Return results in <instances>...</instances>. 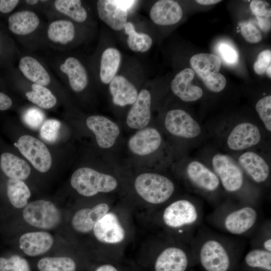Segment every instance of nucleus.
<instances>
[{
	"label": "nucleus",
	"mask_w": 271,
	"mask_h": 271,
	"mask_svg": "<svg viewBox=\"0 0 271 271\" xmlns=\"http://www.w3.org/2000/svg\"><path fill=\"white\" fill-rule=\"evenodd\" d=\"M237 237L200 227L192 242L196 262L204 271H236L243 249Z\"/></svg>",
	"instance_id": "obj_1"
},
{
	"label": "nucleus",
	"mask_w": 271,
	"mask_h": 271,
	"mask_svg": "<svg viewBox=\"0 0 271 271\" xmlns=\"http://www.w3.org/2000/svg\"><path fill=\"white\" fill-rule=\"evenodd\" d=\"M260 212L253 204H243L234 206L216 207L208 216L209 224L226 235L245 237L256 231Z\"/></svg>",
	"instance_id": "obj_2"
},
{
	"label": "nucleus",
	"mask_w": 271,
	"mask_h": 271,
	"mask_svg": "<svg viewBox=\"0 0 271 271\" xmlns=\"http://www.w3.org/2000/svg\"><path fill=\"white\" fill-rule=\"evenodd\" d=\"M203 207L187 199L173 201L164 210L162 219L167 228L185 233L192 242L203 219Z\"/></svg>",
	"instance_id": "obj_3"
},
{
	"label": "nucleus",
	"mask_w": 271,
	"mask_h": 271,
	"mask_svg": "<svg viewBox=\"0 0 271 271\" xmlns=\"http://www.w3.org/2000/svg\"><path fill=\"white\" fill-rule=\"evenodd\" d=\"M46 22L40 14L29 10L18 9L7 18L8 29L31 52L42 50V36Z\"/></svg>",
	"instance_id": "obj_4"
},
{
	"label": "nucleus",
	"mask_w": 271,
	"mask_h": 271,
	"mask_svg": "<svg viewBox=\"0 0 271 271\" xmlns=\"http://www.w3.org/2000/svg\"><path fill=\"white\" fill-rule=\"evenodd\" d=\"M45 61L59 79L73 92L80 93L88 88L89 74L78 57L66 52H57L49 56Z\"/></svg>",
	"instance_id": "obj_5"
},
{
	"label": "nucleus",
	"mask_w": 271,
	"mask_h": 271,
	"mask_svg": "<svg viewBox=\"0 0 271 271\" xmlns=\"http://www.w3.org/2000/svg\"><path fill=\"white\" fill-rule=\"evenodd\" d=\"M81 25L64 18L48 21L42 36L43 49L67 52L85 38L86 31Z\"/></svg>",
	"instance_id": "obj_6"
},
{
	"label": "nucleus",
	"mask_w": 271,
	"mask_h": 271,
	"mask_svg": "<svg viewBox=\"0 0 271 271\" xmlns=\"http://www.w3.org/2000/svg\"><path fill=\"white\" fill-rule=\"evenodd\" d=\"M18 56L17 68L25 78L46 87L54 93L55 91L63 93V87L45 60L33 52L26 50L19 52Z\"/></svg>",
	"instance_id": "obj_7"
},
{
	"label": "nucleus",
	"mask_w": 271,
	"mask_h": 271,
	"mask_svg": "<svg viewBox=\"0 0 271 271\" xmlns=\"http://www.w3.org/2000/svg\"><path fill=\"white\" fill-rule=\"evenodd\" d=\"M72 187L81 195L90 197L98 193H108L117 186L116 179L111 175L88 167H82L74 172L71 177Z\"/></svg>",
	"instance_id": "obj_8"
},
{
	"label": "nucleus",
	"mask_w": 271,
	"mask_h": 271,
	"mask_svg": "<svg viewBox=\"0 0 271 271\" xmlns=\"http://www.w3.org/2000/svg\"><path fill=\"white\" fill-rule=\"evenodd\" d=\"M138 195L152 204H161L168 201L175 191V185L169 178L155 173L139 175L134 181Z\"/></svg>",
	"instance_id": "obj_9"
},
{
	"label": "nucleus",
	"mask_w": 271,
	"mask_h": 271,
	"mask_svg": "<svg viewBox=\"0 0 271 271\" xmlns=\"http://www.w3.org/2000/svg\"><path fill=\"white\" fill-rule=\"evenodd\" d=\"M190 63L192 70L210 91L217 93L224 89L226 80L219 72L221 65L219 57L209 53L197 54L191 57Z\"/></svg>",
	"instance_id": "obj_10"
},
{
	"label": "nucleus",
	"mask_w": 271,
	"mask_h": 271,
	"mask_svg": "<svg viewBox=\"0 0 271 271\" xmlns=\"http://www.w3.org/2000/svg\"><path fill=\"white\" fill-rule=\"evenodd\" d=\"M10 70L9 78L28 101L44 109H50L57 105L58 98L51 90L27 80L17 68Z\"/></svg>",
	"instance_id": "obj_11"
},
{
	"label": "nucleus",
	"mask_w": 271,
	"mask_h": 271,
	"mask_svg": "<svg viewBox=\"0 0 271 271\" xmlns=\"http://www.w3.org/2000/svg\"><path fill=\"white\" fill-rule=\"evenodd\" d=\"M23 216L30 225L45 229L55 228L61 221L60 213L56 206L44 200L27 204L23 210Z\"/></svg>",
	"instance_id": "obj_12"
},
{
	"label": "nucleus",
	"mask_w": 271,
	"mask_h": 271,
	"mask_svg": "<svg viewBox=\"0 0 271 271\" xmlns=\"http://www.w3.org/2000/svg\"><path fill=\"white\" fill-rule=\"evenodd\" d=\"M193 262H196L192 246L182 247L169 246L158 254L154 262V271H187Z\"/></svg>",
	"instance_id": "obj_13"
},
{
	"label": "nucleus",
	"mask_w": 271,
	"mask_h": 271,
	"mask_svg": "<svg viewBox=\"0 0 271 271\" xmlns=\"http://www.w3.org/2000/svg\"><path fill=\"white\" fill-rule=\"evenodd\" d=\"M212 165L213 172L226 191L233 193L242 188L244 184L243 172L230 157L216 154L212 159Z\"/></svg>",
	"instance_id": "obj_14"
},
{
	"label": "nucleus",
	"mask_w": 271,
	"mask_h": 271,
	"mask_svg": "<svg viewBox=\"0 0 271 271\" xmlns=\"http://www.w3.org/2000/svg\"><path fill=\"white\" fill-rule=\"evenodd\" d=\"M16 147L23 155L38 171L47 172L52 165L51 154L46 145L38 139L29 136L21 137Z\"/></svg>",
	"instance_id": "obj_15"
},
{
	"label": "nucleus",
	"mask_w": 271,
	"mask_h": 271,
	"mask_svg": "<svg viewBox=\"0 0 271 271\" xmlns=\"http://www.w3.org/2000/svg\"><path fill=\"white\" fill-rule=\"evenodd\" d=\"M44 15L48 21L64 18L80 25L89 20L88 10L81 0H51Z\"/></svg>",
	"instance_id": "obj_16"
},
{
	"label": "nucleus",
	"mask_w": 271,
	"mask_h": 271,
	"mask_svg": "<svg viewBox=\"0 0 271 271\" xmlns=\"http://www.w3.org/2000/svg\"><path fill=\"white\" fill-rule=\"evenodd\" d=\"M165 125L172 134L186 139L196 138L201 132L199 123L188 112L179 109L167 113Z\"/></svg>",
	"instance_id": "obj_17"
},
{
	"label": "nucleus",
	"mask_w": 271,
	"mask_h": 271,
	"mask_svg": "<svg viewBox=\"0 0 271 271\" xmlns=\"http://www.w3.org/2000/svg\"><path fill=\"white\" fill-rule=\"evenodd\" d=\"M86 123L95 134L98 145L103 149L112 147L120 133L118 125L102 115L90 116L87 118Z\"/></svg>",
	"instance_id": "obj_18"
},
{
	"label": "nucleus",
	"mask_w": 271,
	"mask_h": 271,
	"mask_svg": "<svg viewBox=\"0 0 271 271\" xmlns=\"http://www.w3.org/2000/svg\"><path fill=\"white\" fill-rule=\"evenodd\" d=\"M93 230L96 238L104 243H119L123 241L125 236V230L118 217L112 212H108L102 217Z\"/></svg>",
	"instance_id": "obj_19"
},
{
	"label": "nucleus",
	"mask_w": 271,
	"mask_h": 271,
	"mask_svg": "<svg viewBox=\"0 0 271 271\" xmlns=\"http://www.w3.org/2000/svg\"><path fill=\"white\" fill-rule=\"evenodd\" d=\"M186 175L193 185L205 192H214L220 185L215 173L197 161H192L188 165Z\"/></svg>",
	"instance_id": "obj_20"
},
{
	"label": "nucleus",
	"mask_w": 271,
	"mask_h": 271,
	"mask_svg": "<svg viewBox=\"0 0 271 271\" xmlns=\"http://www.w3.org/2000/svg\"><path fill=\"white\" fill-rule=\"evenodd\" d=\"M260 139V132L256 125L250 122H242L231 130L227 144L232 150L240 151L257 145Z\"/></svg>",
	"instance_id": "obj_21"
},
{
	"label": "nucleus",
	"mask_w": 271,
	"mask_h": 271,
	"mask_svg": "<svg viewBox=\"0 0 271 271\" xmlns=\"http://www.w3.org/2000/svg\"><path fill=\"white\" fill-rule=\"evenodd\" d=\"M161 143V136L157 129L153 127H144L130 137L128 147L133 154L143 156L155 152Z\"/></svg>",
	"instance_id": "obj_22"
},
{
	"label": "nucleus",
	"mask_w": 271,
	"mask_h": 271,
	"mask_svg": "<svg viewBox=\"0 0 271 271\" xmlns=\"http://www.w3.org/2000/svg\"><path fill=\"white\" fill-rule=\"evenodd\" d=\"M194 76V71L187 68L177 74L171 83L172 92L183 101H194L203 95L202 89L192 83Z\"/></svg>",
	"instance_id": "obj_23"
},
{
	"label": "nucleus",
	"mask_w": 271,
	"mask_h": 271,
	"mask_svg": "<svg viewBox=\"0 0 271 271\" xmlns=\"http://www.w3.org/2000/svg\"><path fill=\"white\" fill-rule=\"evenodd\" d=\"M151 95L147 89H142L128 111L126 122L133 129L145 127L151 119Z\"/></svg>",
	"instance_id": "obj_24"
},
{
	"label": "nucleus",
	"mask_w": 271,
	"mask_h": 271,
	"mask_svg": "<svg viewBox=\"0 0 271 271\" xmlns=\"http://www.w3.org/2000/svg\"><path fill=\"white\" fill-rule=\"evenodd\" d=\"M99 18L115 31L123 29L127 22L128 12L116 5L113 0H98L96 4Z\"/></svg>",
	"instance_id": "obj_25"
},
{
	"label": "nucleus",
	"mask_w": 271,
	"mask_h": 271,
	"mask_svg": "<svg viewBox=\"0 0 271 271\" xmlns=\"http://www.w3.org/2000/svg\"><path fill=\"white\" fill-rule=\"evenodd\" d=\"M183 11L180 5L173 0H160L152 7L150 17L155 24L161 26L172 25L182 18Z\"/></svg>",
	"instance_id": "obj_26"
},
{
	"label": "nucleus",
	"mask_w": 271,
	"mask_h": 271,
	"mask_svg": "<svg viewBox=\"0 0 271 271\" xmlns=\"http://www.w3.org/2000/svg\"><path fill=\"white\" fill-rule=\"evenodd\" d=\"M109 206L106 203H101L92 208H83L74 214L72 225L77 231L88 233L93 229L96 223L109 211Z\"/></svg>",
	"instance_id": "obj_27"
},
{
	"label": "nucleus",
	"mask_w": 271,
	"mask_h": 271,
	"mask_svg": "<svg viewBox=\"0 0 271 271\" xmlns=\"http://www.w3.org/2000/svg\"><path fill=\"white\" fill-rule=\"evenodd\" d=\"M20 248L27 255L36 256L48 251L53 243L52 235L43 231L28 232L19 240Z\"/></svg>",
	"instance_id": "obj_28"
},
{
	"label": "nucleus",
	"mask_w": 271,
	"mask_h": 271,
	"mask_svg": "<svg viewBox=\"0 0 271 271\" xmlns=\"http://www.w3.org/2000/svg\"><path fill=\"white\" fill-rule=\"evenodd\" d=\"M109 84V91L114 104L122 107L132 104L136 100L139 94L138 90L124 76L116 75Z\"/></svg>",
	"instance_id": "obj_29"
},
{
	"label": "nucleus",
	"mask_w": 271,
	"mask_h": 271,
	"mask_svg": "<svg viewBox=\"0 0 271 271\" xmlns=\"http://www.w3.org/2000/svg\"><path fill=\"white\" fill-rule=\"evenodd\" d=\"M238 161L246 173L256 183H262L269 175V168L266 161L253 152H246L240 156Z\"/></svg>",
	"instance_id": "obj_30"
},
{
	"label": "nucleus",
	"mask_w": 271,
	"mask_h": 271,
	"mask_svg": "<svg viewBox=\"0 0 271 271\" xmlns=\"http://www.w3.org/2000/svg\"><path fill=\"white\" fill-rule=\"evenodd\" d=\"M120 62L121 54L116 48L109 47L102 52L99 67V77L102 83L109 84L116 76Z\"/></svg>",
	"instance_id": "obj_31"
},
{
	"label": "nucleus",
	"mask_w": 271,
	"mask_h": 271,
	"mask_svg": "<svg viewBox=\"0 0 271 271\" xmlns=\"http://www.w3.org/2000/svg\"><path fill=\"white\" fill-rule=\"evenodd\" d=\"M0 166L10 179L24 180L31 173L30 166L26 161L10 153H4L1 155Z\"/></svg>",
	"instance_id": "obj_32"
},
{
	"label": "nucleus",
	"mask_w": 271,
	"mask_h": 271,
	"mask_svg": "<svg viewBox=\"0 0 271 271\" xmlns=\"http://www.w3.org/2000/svg\"><path fill=\"white\" fill-rule=\"evenodd\" d=\"M242 263L247 271H271V252L253 247L244 255Z\"/></svg>",
	"instance_id": "obj_33"
},
{
	"label": "nucleus",
	"mask_w": 271,
	"mask_h": 271,
	"mask_svg": "<svg viewBox=\"0 0 271 271\" xmlns=\"http://www.w3.org/2000/svg\"><path fill=\"white\" fill-rule=\"evenodd\" d=\"M7 195L11 204L17 208L25 207L31 196L27 185L20 180L10 179L7 182Z\"/></svg>",
	"instance_id": "obj_34"
},
{
	"label": "nucleus",
	"mask_w": 271,
	"mask_h": 271,
	"mask_svg": "<svg viewBox=\"0 0 271 271\" xmlns=\"http://www.w3.org/2000/svg\"><path fill=\"white\" fill-rule=\"evenodd\" d=\"M124 29L127 35V45L131 51L143 53L150 49L153 44V40L149 35L137 32L134 26L130 22H127Z\"/></svg>",
	"instance_id": "obj_35"
},
{
	"label": "nucleus",
	"mask_w": 271,
	"mask_h": 271,
	"mask_svg": "<svg viewBox=\"0 0 271 271\" xmlns=\"http://www.w3.org/2000/svg\"><path fill=\"white\" fill-rule=\"evenodd\" d=\"M39 271H76V264L67 256L46 257L37 263Z\"/></svg>",
	"instance_id": "obj_36"
},
{
	"label": "nucleus",
	"mask_w": 271,
	"mask_h": 271,
	"mask_svg": "<svg viewBox=\"0 0 271 271\" xmlns=\"http://www.w3.org/2000/svg\"><path fill=\"white\" fill-rule=\"evenodd\" d=\"M19 52L14 41L0 30V65L11 67Z\"/></svg>",
	"instance_id": "obj_37"
},
{
	"label": "nucleus",
	"mask_w": 271,
	"mask_h": 271,
	"mask_svg": "<svg viewBox=\"0 0 271 271\" xmlns=\"http://www.w3.org/2000/svg\"><path fill=\"white\" fill-rule=\"evenodd\" d=\"M60 127L61 123L57 119H49L45 120L40 128L41 138L48 143L55 142L58 138Z\"/></svg>",
	"instance_id": "obj_38"
},
{
	"label": "nucleus",
	"mask_w": 271,
	"mask_h": 271,
	"mask_svg": "<svg viewBox=\"0 0 271 271\" xmlns=\"http://www.w3.org/2000/svg\"><path fill=\"white\" fill-rule=\"evenodd\" d=\"M45 115L40 109L31 107L27 109L23 113V120L33 129H38L45 121Z\"/></svg>",
	"instance_id": "obj_39"
},
{
	"label": "nucleus",
	"mask_w": 271,
	"mask_h": 271,
	"mask_svg": "<svg viewBox=\"0 0 271 271\" xmlns=\"http://www.w3.org/2000/svg\"><path fill=\"white\" fill-rule=\"evenodd\" d=\"M255 108L266 129L271 131V96L267 95L259 99Z\"/></svg>",
	"instance_id": "obj_40"
},
{
	"label": "nucleus",
	"mask_w": 271,
	"mask_h": 271,
	"mask_svg": "<svg viewBox=\"0 0 271 271\" xmlns=\"http://www.w3.org/2000/svg\"><path fill=\"white\" fill-rule=\"evenodd\" d=\"M270 224L267 223L266 225L263 224L259 229L256 230L254 242L253 247L262 248L266 251L271 252V235Z\"/></svg>",
	"instance_id": "obj_41"
},
{
	"label": "nucleus",
	"mask_w": 271,
	"mask_h": 271,
	"mask_svg": "<svg viewBox=\"0 0 271 271\" xmlns=\"http://www.w3.org/2000/svg\"><path fill=\"white\" fill-rule=\"evenodd\" d=\"M217 51L221 58L227 65H234L238 61V54L236 50L229 43L220 42L217 46Z\"/></svg>",
	"instance_id": "obj_42"
},
{
	"label": "nucleus",
	"mask_w": 271,
	"mask_h": 271,
	"mask_svg": "<svg viewBox=\"0 0 271 271\" xmlns=\"http://www.w3.org/2000/svg\"><path fill=\"white\" fill-rule=\"evenodd\" d=\"M240 32L246 41L250 43H257L262 39L260 31L250 22L240 24Z\"/></svg>",
	"instance_id": "obj_43"
},
{
	"label": "nucleus",
	"mask_w": 271,
	"mask_h": 271,
	"mask_svg": "<svg viewBox=\"0 0 271 271\" xmlns=\"http://www.w3.org/2000/svg\"><path fill=\"white\" fill-rule=\"evenodd\" d=\"M51 1L22 0L21 1L18 9L29 10L39 14H44L51 3Z\"/></svg>",
	"instance_id": "obj_44"
},
{
	"label": "nucleus",
	"mask_w": 271,
	"mask_h": 271,
	"mask_svg": "<svg viewBox=\"0 0 271 271\" xmlns=\"http://www.w3.org/2000/svg\"><path fill=\"white\" fill-rule=\"evenodd\" d=\"M271 51L265 50L261 52L253 65L254 72L258 75L264 74L267 68L271 66Z\"/></svg>",
	"instance_id": "obj_45"
},
{
	"label": "nucleus",
	"mask_w": 271,
	"mask_h": 271,
	"mask_svg": "<svg viewBox=\"0 0 271 271\" xmlns=\"http://www.w3.org/2000/svg\"><path fill=\"white\" fill-rule=\"evenodd\" d=\"M250 8L256 18H267L271 16L270 9L266 2L259 0H253L250 2Z\"/></svg>",
	"instance_id": "obj_46"
},
{
	"label": "nucleus",
	"mask_w": 271,
	"mask_h": 271,
	"mask_svg": "<svg viewBox=\"0 0 271 271\" xmlns=\"http://www.w3.org/2000/svg\"><path fill=\"white\" fill-rule=\"evenodd\" d=\"M21 257L14 255L10 258L0 257V271H14Z\"/></svg>",
	"instance_id": "obj_47"
},
{
	"label": "nucleus",
	"mask_w": 271,
	"mask_h": 271,
	"mask_svg": "<svg viewBox=\"0 0 271 271\" xmlns=\"http://www.w3.org/2000/svg\"><path fill=\"white\" fill-rule=\"evenodd\" d=\"M20 3V0H0V14L10 15L14 10L18 9Z\"/></svg>",
	"instance_id": "obj_48"
},
{
	"label": "nucleus",
	"mask_w": 271,
	"mask_h": 271,
	"mask_svg": "<svg viewBox=\"0 0 271 271\" xmlns=\"http://www.w3.org/2000/svg\"><path fill=\"white\" fill-rule=\"evenodd\" d=\"M12 99L7 94L0 91V110H6L11 108Z\"/></svg>",
	"instance_id": "obj_49"
},
{
	"label": "nucleus",
	"mask_w": 271,
	"mask_h": 271,
	"mask_svg": "<svg viewBox=\"0 0 271 271\" xmlns=\"http://www.w3.org/2000/svg\"><path fill=\"white\" fill-rule=\"evenodd\" d=\"M114 3L121 8L128 11L138 1L133 0H113Z\"/></svg>",
	"instance_id": "obj_50"
},
{
	"label": "nucleus",
	"mask_w": 271,
	"mask_h": 271,
	"mask_svg": "<svg viewBox=\"0 0 271 271\" xmlns=\"http://www.w3.org/2000/svg\"><path fill=\"white\" fill-rule=\"evenodd\" d=\"M257 23L260 28L264 32H267L270 29V20L267 18H257Z\"/></svg>",
	"instance_id": "obj_51"
},
{
	"label": "nucleus",
	"mask_w": 271,
	"mask_h": 271,
	"mask_svg": "<svg viewBox=\"0 0 271 271\" xmlns=\"http://www.w3.org/2000/svg\"><path fill=\"white\" fill-rule=\"evenodd\" d=\"M14 271H31L30 264L27 259L21 257L17 268Z\"/></svg>",
	"instance_id": "obj_52"
},
{
	"label": "nucleus",
	"mask_w": 271,
	"mask_h": 271,
	"mask_svg": "<svg viewBox=\"0 0 271 271\" xmlns=\"http://www.w3.org/2000/svg\"><path fill=\"white\" fill-rule=\"evenodd\" d=\"M95 271H119L114 266L110 264H104L97 267Z\"/></svg>",
	"instance_id": "obj_53"
},
{
	"label": "nucleus",
	"mask_w": 271,
	"mask_h": 271,
	"mask_svg": "<svg viewBox=\"0 0 271 271\" xmlns=\"http://www.w3.org/2000/svg\"><path fill=\"white\" fill-rule=\"evenodd\" d=\"M197 3L203 5H210L218 3L220 0H197L195 1Z\"/></svg>",
	"instance_id": "obj_54"
},
{
	"label": "nucleus",
	"mask_w": 271,
	"mask_h": 271,
	"mask_svg": "<svg viewBox=\"0 0 271 271\" xmlns=\"http://www.w3.org/2000/svg\"><path fill=\"white\" fill-rule=\"evenodd\" d=\"M271 66H269L266 70V73L269 78H271Z\"/></svg>",
	"instance_id": "obj_55"
}]
</instances>
